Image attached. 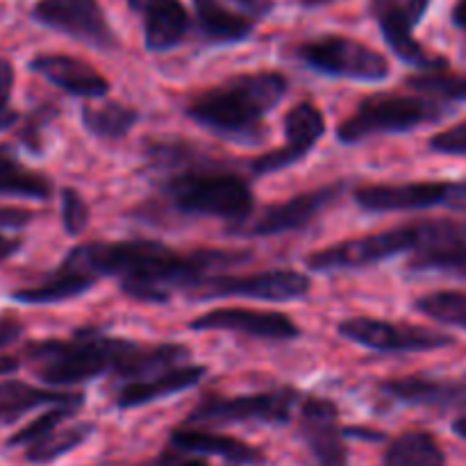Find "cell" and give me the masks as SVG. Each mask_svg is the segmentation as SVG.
Segmentation results:
<instances>
[{
	"label": "cell",
	"instance_id": "cell-20",
	"mask_svg": "<svg viewBox=\"0 0 466 466\" xmlns=\"http://www.w3.org/2000/svg\"><path fill=\"white\" fill-rule=\"evenodd\" d=\"M127 5L141 18L150 53H167L185 41L189 14L180 0H127Z\"/></svg>",
	"mask_w": 466,
	"mask_h": 466
},
{
	"label": "cell",
	"instance_id": "cell-18",
	"mask_svg": "<svg viewBox=\"0 0 466 466\" xmlns=\"http://www.w3.org/2000/svg\"><path fill=\"white\" fill-rule=\"evenodd\" d=\"M300 435L319 466H349V449L332 400L317 396L305 400L300 410Z\"/></svg>",
	"mask_w": 466,
	"mask_h": 466
},
{
	"label": "cell",
	"instance_id": "cell-4",
	"mask_svg": "<svg viewBox=\"0 0 466 466\" xmlns=\"http://www.w3.org/2000/svg\"><path fill=\"white\" fill-rule=\"evenodd\" d=\"M141 344L103 335L96 328H82L71 339L35 341L25 358L39 380L53 387L77 385L112 373L123 380Z\"/></svg>",
	"mask_w": 466,
	"mask_h": 466
},
{
	"label": "cell",
	"instance_id": "cell-35",
	"mask_svg": "<svg viewBox=\"0 0 466 466\" xmlns=\"http://www.w3.org/2000/svg\"><path fill=\"white\" fill-rule=\"evenodd\" d=\"M62 223L68 235H82L89 226V208L76 189L62 191Z\"/></svg>",
	"mask_w": 466,
	"mask_h": 466
},
{
	"label": "cell",
	"instance_id": "cell-36",
	"mask_svg": "<svg viewBox=\"0 0 466 466\" xmlns=\"http://www.w3.org/2000/svg\"><path fill=\"white\" fill-rule=\"evenodd\" d=\"M12 91H14V66L9 59L0 57V132L14 126L18 114L12 109Z\"/></svg>",
	"mask_w": 466,
	"mask_h": 466
},
{
	"label": "cell",
	"instance_id": "cell-44",
	"mask_svg": "<svg viewBox=\"0 0 466 466\" xmlns=\"http://www.w3.org/2000/svg\"><path fill=\"white\" fill-rule=\"evenodd\" d=\"M173 466H209V464L203 462V460H187V458H180V455H177L176 464Z\"/></svg>",
	"mask_w": 466,
	"mask_h": 466
},
{
	"label": "cell",
	"instance_id": "cell-10",
	"mask_svg": "<svg viewBox=\"0 0 466 466\" xmlns=\"http://www.w3.org/2000/svg\"><path fill=\"white\" fill-rule=\"evenodd\" d=\"M339 335L349 341L380 353H423L453 346L455 339L432 328L408 326V323L385 321V319L355 317L339 323Z\"/></svg>",
	"mask_w": 466,
	"mask_h": 466
},
{
	"label": "cell",
	"instance_id": "cell-22",
	"mask_svg": "<svg viewBox=\"0 0 466 466\" xmlns=\"http://www.w3.org/2000/svg\"><path fill=\"white\" fill-rule=\"evenodd\" d=\"M208 369L198 364H177V367L167 369L155 376L141 378V380H130L118 390L116 408L132 410L141 405H150L159 399H168L173 394L191 390L205 378Z\"/></svg>",
	"mask_w": 466,
	"mask_h": 466
},
{
	"label": "cell",
	"instance_id": "cell-16",
	"mask_svg": "<svg viewBox=\"0 0 466 466\" xmlns=\"http://www.w3.org/2000/svg\"><path fill=\"white\" fill-rule=\"evenodd\" d=\"M326 132V118L321 109L314 103H299L287 112L285 116V137L287 144L273 153L259 155L250 162V171L255 176H267V173L282 171L291 164L300 162L309 150L317 146Z\"/></svg>",
	"mask_w": 466,
	"mask_h": 466
},
{
	"label": "cell",
	"instance_id": "cell-46",
	"mask_svg": "<svg viewBox=\"0 0 466 466\" xmlns=\"http://www.w3.org/2000/svg\"><path fill=\"white\" fill-rule=\"evenodd\" d=\"M326 3H332V0H303V5H308V7H319V5Z\"/></svg>",
	"mask_w": 466,
	"mask_h": 466
},
{
	"label": "cell",
	"instance_id": "cell-17",
	"mask_svg": "<svg viewBox=\"0 0 466 466\" xmlns=\"http://www.w3.org/2000/svg\"><path fill=\"white\" fill-rule=\"evenodd\" d=\"M100 278L91 268L86 259L85 246H76L68 250L64 262L50 276L32 287H23L12 294L14 300L25 305H55L82 296L98 282Z\"/></svg>",
	"mask_w": 466,
	"mask_h": 466
},
{
	"label": "cell",
	"instance_id": "cell-38",
	"mask_svg": "<svg viewBox=\"0 0 466 466\" xmlns=\"http://www.w3.org/2000/svg\"><path fill=\"white\" fill-rule=\"evenodd\" d=\"M23 332H25V326H23L16 317L3 314V317H0V349L16 344L23 337Z\"/></svg>",
	"mask_w": 466,
	"mask_h": 466
},
{
	"label": "cell",
	"instance_id": "cell-42",
	"mask_svg": "<svg viewBox=\"0 0 466 466\" xmlns=\"http://www.w3.org/2000/svg\"><path fill=\"white\" fill-rule=\"evenodd\" d=\"M176 460H177V453H164V455H159V458L150 460V462L139 464V466H173L176 464Z\"/></svg>",
	"mask_w": 466,
	"mask_h": 466
},
{
	"label": "cell",
	"instance_id": "cell-43",
	"mask_svg": "<svg viewBox=\"0 0 466 466\" xmlns=\"http://www.w3.org/2000/svg\"><path fill=\"white\" fill-rule=\"evenodd\" d=\"M18 369V360L14 358H0V376H7Z\"/></svg>",
	"mask_w": 466,
	"mask_h": 466
},
{
	"label": "cell",
	"instance_id": "cell-6",
	"mask_svg": "<svg viewBox=\"0 0 466 466\" xmlns=\"http://www.w3.org/2000/svg\"><path fill=\"white\" fill-rule=\"evenodd\" d=\"M296 57L312 71L332 77L358 82H382L390 77V62L385 55L349 36L326 35L303 41L296 48Z\"/></svg>",
	"mask_w": 466,
	"mask_h": 466
},
{
	"label": "cell",
	"instance_id": "cell-29",
	"mask_svg": "<svg viewBox=\"0 0 466 466\" xmlns=\"http://www.w3.org/2000/svg\"><path fill=\"white\" fill-rule=\"evenodd\" d=\"M382 466H446V455L431 432L408 431L391 441Z\"/></svg>",
	"mask_w": 466,
	"mask_h": 466
},
{
	"label": "cell",
	"instance_id": "cell-12",
	"mask_svg": "<svg viewBox=\"0 0 466 466\" xmlns=\"http://www.w3.org/2000/svg\"><path fill=\"white\" fill-rule=\"evenodd\" d=\"M32 18L98 50L118 48L116 32L96 0H39L32 9Z\"/></svg>",
	"mask_w": 466,
	"mask_h": 466
},
{
	"label": "cell",
	"instance_id": "cell-27",
	"mask_svg": "<svg viewBox=\"0 0 466 466\" xmlns=\"http://www.w3.org/2000/svg\"><path fill=\"white\" fill-rule=\"evenodd\" d=\"M50 194H53V182L48 180V176L27 168L25 164L18 162L7 146H0V196L48 200Z\"/></svg>",
	"mask_w": 466,
	"mask_h": 466
},
{
	"label": "cell",
	"instance_id": "cell-31",
	"mask_svg": "<svg viewBox=\"0 0 466 466\" xmlns=\"http://www.w3.org/2000/svg\"><path fill=\"white\" fill-rule=\"evenodd\" d=\"M405 85L417 94L440 100V103H466V73L446 71V66L417 73L408 77Z\"/></svg>",
	"mask_w": 466,
	"mask_h": 466
},
{
	"label": "cell",
	"instance_id": "cell-13",
	"mask_svg": "<svg viewBox=\"0 0 466 466\" xmlns=\"http://www.w3.org/2000/svg\"><path fill=\"white\" fill-rule=\"evenodd\" d=\"M419 223V241L408 267L412 271L466 278V221L428 218Z\"/></svg>",
	"mask_w": 466,
	"mask_h": 466
},
{
	"label": "cell",
	"instance_id": "cell-23",
	"mask_svg": "<svg viewBox=\"0 0 466 466\" xmlns=\"http://www.w3.org/2000/svg\"><path fill=\"white\" fill-rule=\"evenodd\" d=\"M53 405H85V394L80 391H55L27 385L23 380H0V426H12L18 419L36 408Z\"/></svg>",
	"mask_w": 466,
	"mask_h": 466
},
{
	"label": "cell",
	"instance_id": "cell-45",
	"mask_svg": "<svg viewBox=\"0 0 466 466\" xmlns=\"http://www.w3.org/2000/svg\"><path fill=\"white\" fill-rule=\"evenodd\" d=\"M453 431H455V435H460L462 440H466V417H460L458 421L453 423Z\"/></svg>",
	"mask_w": 466,
	"mask_h": 466
},
{
	"label": "cell",
	"instance_id": "cell-32",
	"mask_svg": "<svg viewBox=\"0 0 466 466\" xmlns=\"http://www.w3.org/2000/svg\"><path fill=\"white\" fill-rule=\"evenodd\" d=\"M414 309L432 321L458 326L466 330V294L462 291H435L426 294L414 303Z\"/></svg>",
	"mask_w": 466,
	"mask_h": 466
},
{
	"label": "cell",
	"instance_id": "cell-14",
	"mask_svg": "<svg viewBox=\"0 0 466 466\" xmlns=\"http://www.w3.org/2000/svg\"><path fill=\"white\" fill-rule=\"evenodd\" d=\"M344 182H335V185L321 187V189L305 191V194H299L296 198L285 200V203L280 205H273V208H267L258 218H253V221L237 223V226L232 228V235L237 232V235L248 237H268L300 230V228L317 221L326 209H330L332 205L339 200V196L344 194Z\"/></svg>",
	"mask_w": 466,
	"mask_h": 466
},
{
	"label": "cell",
	"instance_id": "cell-28",
	"mask_svg": "<svg viewBox=\"0 0 466 466\" xmlns=\"http://www.w3.org/2000/svg\"><path fill=\"white\" fill-rule=\"evenodd\" d=\"M139 121V112L130 105L107 100L103 105H82V126L103 141H118L130 135Z\"/></svg>",
	"mask_w": 466,
	"mask_h": 466
},
{
	"label": "cell",
	"instance_id": "cell-34",
	"mask_svg": "<svg viewBox=\"0 0 466 466\" xmlns=\"http://www.w3.org/2000/svg\"><path fill=\"white\" fill-rule=\"evenodd\" d=\"M32 218H35V212H27V209L0 208V264H3L5 259L12 258V255H16L18 248H21V241L5 235L3 230H18V228H25Z\"/></svg>",
	"mask_w": 466,
	"mask_h": 466
},
{
	"label": "cell",
	"instance_id": "cell-15",
	"mask_svg": "<svg viewBox=\"0 0 466 466\" xmlns=\"http://www.w3.org/2000/svg\"><path fill=\"white\" fill-rule=\"evenodd\" d=\"M189 330L208 332H239L264 341H291L300 335L294 319L280 312H264V309L246 308H218L200 314L189 321Z\"/></svg>",
	"mask_w": 466,
	"mask_h": 466
},
{
	"label": "cell",
	"instance_id": "cell-26",
	"mask_svg": "<svg viewBox=\"0 0 466 466\" xmlns=\"http://www.w3.org/2000/svg\"><path fill=\"white\" fill-rule=\"evenodd\" d=\"M200 35L214 44H239L255 30L253 16L228 9L221 0H194Z\"/></svg>",
	"mask_w": 466,
	"mask_h": 466
},
{
	"label": "cell",
	"instance_id": "cell-21",
	"mask_svg": "<svg viewBox=\"0 0 466 466\" xmlns=\"http://www.w3.org/2000/svg\"><path fill=\"white\" fill-rule=\"evenodd\" d=\"M30 68L39 73L50 85L59 86L71 96H82V98H103L109 91V80L100 76L91 64L82 59L71 57V55H55L44 53L36 55L30 62Z\"/></svg>",
	"mask_w": 466,
	"mask_h": 466
},
{
	"label": "cell",
	"instance_id": "cell-25",
	"mask_svg": "<svg viewBox=\"0 0 466 466\" xmlns=\"http://www.w3.org/2000/svg\"><path fill=\"white\" fill-rule=\"evenodd\" d=\"M391 399L408 405H431V408H451V405L466 403V387L460 382L440 380V378H391L380 385Z\"/></svg>",
	"mask_w": 466,
	"mask_h": 466
},
{
	"label": "cell",
	"instance_id": "cell-33",
	"mask_svg": "<svg viewBox=\"0 0 466 466\" xmlns=\"http://www.w3.org/2000/svg\"><path fill=\"white\" fill-rule=\"evenodd\" d=\"M77 410H80V405H53L48 412L41 414V417L35 419L32 423H27V426L21 428L14 437H9L7 446L9 449H16V446H27L32 444V441L41 440V437H46L48 432H53L55 428L64 426L68 419H73V414H76Z\"/></svg>",
	"mask_w": 466,
	"mask_h": 466
},
{
	"label": "cell",
	"instance_id": "cell-3",
	"mask_svg": "<svg viewBox=\"0 0 466 466\" xmlns=\"http://www.w3.org/2000/svg\"><path fill=\"white\" fill-rule=\"evenodd\" d=\"M157 167L173 168L164 182V194L180 212L237 223H244L253 212V191L244 177L212 164H187L182 146L159 144Z\"/></svg>",
	"mask_w": 466,
	"mask_h": 466
},
{
	"label": "cell",
	"instance_id": "cell-24",
	"mask_svg": "<svg viewBox=\"0 0 466 466\" xmlns=\"http://www.w3.org/2000/svg\"><path fill=\"white\" fill-rule=\"evenodd\" d=\"M173 449L182 453H198V455H217L226 462L232 464H262V451L248 446L246 441L235 440V437L217 435V432L200 431V428H177L171 435Z\"/></svg>",
	"mask_w": 466,
	"mask_h": 466
},
{
	"label": "cell",
	"instance_id": "cell-40",
	"mask_svg": "<svg viewBox=\"0 0 466 466\" xmlns=\"http://www.w3.org/2000/svg\"><path fill=\"white\" fill-rule=\"evenodd\" d=\"M449 205H453L458 209H466V182H453Z\"/></svg>",
	"mask_w": 466,
	"mask_h": 466
},
{
	"label": "cell",
	"instance_id": "cell-11",
	"mask_svg": "<svg viewBox=\"0 0 466 466\" xmlns=\"http://www.w3.org/2000/svg\"><path fill=\"white\" fill-rule=\"evenodd\" d=\"M428 7H431V0H371V14L380 25L390 48L403 62L421 71L446 66L444 57L432 55L412 36L414 25L426 16Z\"/></svg>",
	"mask_w": 466,
	"mask_h": 466
},
{
	"label": "cell",
	"instance_id": "cell-9",
	"mask_svg": "<svg viewBox=\"0 0 466 466\" xmlns=\"http://www.w3.org/2000/svg\"><path fill=\"white\" fill-rule=\"evenodd\" d=\"M299 399L300 394L291 387L232 399L209 396L189 414L187 423H287Z\"/></svg>",
	"mask_w": 466,
	"mask_h": 466
},
{
	"label": "cell",
	"instance_id": "cell-30",
	"mask_svg": "<svg viewBox=\"0 0 466 466\" xmlns=\"http://www.w3.org/2000/svg\"><path fill=\"white\" fill-rule=\"evenodd\" d=\"M94 435V423H71V426H59L48 432L41 440L25 446V460L30 464H50L62 455L71 453L77 446L85 444Z\"/></svg>",
	"mask_w": 466,
	"mask_h": 466
},
{
	"label": "cell",
	"instance_id": "cell-37",
	"mask_svg": "<svg viewBox=\"0 0 466 466\" xmlns=\"http://www.w3.org/2000/svg\"><path fill=\"white\" fill-rule=\"evenodd\" d=\"M431 148L441 155H466V118L432 137Z\"/></svg>",
	"mask_w": 466,
	"mask_h": 466
},
{
	"label": "cell",
	"instance_id": "cell-8",
	"mask_svg": "<svg viewBox=\"0 0 466 466\" xmlns=\"http://www.w3.org/2000/svg\"><path fill=\"white\" fill-rule=\"evenodd\" d=\"M312 280L294 268L253 273V276H209L191 291L198 300L255 299L268 303H287L309 294Z\"/></svg>",
	"mask_w": 466,
	"mask_h": 466
},
{
	"label": "cell",
	"instance_id": "cell-7",
	"mask_svg": "<svg viewBox=\"0 0 466 466\" xmlns=\"http://www.w3.org/2000/svg\"><path fill=\"white\" fill-rule=\"evenodd\" d=\"M419 241V223L391 228L385 232L355 237L328 248L314 250L305 258L312 271H353L380 264L400 253H412Z\"/></svg>",
	"mask_w": 466,
	"mask_h": 466
},
{
	"label": "cell",
	"instance_id": "cell-41",
	"mask_svg": "<svg viewBox=\"0 0 466 466\" xmlns=\"http://www.w3.org/2000/svg\"><path fill=\"white\" fill-rule=\"evenodd\" d=\"M453 23L466 32V0H458V5L453 7Z\"/></svg>",
	"mask_w": 466,
	"mask_h": 466
},
{
	"label": "cell",
	"instance_id": "cell-19",
	"mask_svg": "<svg viewBox=\"0 0 466 466\" xmlns=\"http://www.w3.org/2000/svg\"><path fill=\"white\" fill-rule=\"evenodd\" d=\"M453 182H403L369 185L355 191V203L367 212H412L449 205Z\"/></svg>",
	"mask_w": 466,
	"mask_h": 466
},
{
	"label": "cell",
	"instance_id": "cell-1",
	"mask_svg": "<svg viewBox=\"0 0 466 466\" xmlns=\"http://www.w3.org/2000/svg\"><path fill=\"white\" fill-rule=\"evenodd\" d=\"M86 258L98 278L112 276L123 294L139 303L162 305L180 289L194 291L217 268H228L250 259L239 250H194L176 253L168 246L150 239L130 241H91Z\"/></svg>",
	"mask_w": 466,
	"mask_h": 466
},
{
	"label": "cell",
	"instance_id": "cell-39",
	"mask_svg": "<svg viewBox=\"0 0 466 466\" xmlns=\"http://www.w3.org/2000/svg\"><path fill=\"white\" fill-rule=\"evenodd\" d=\"M237 5H241L244 9H248L253 16H267L273 9V0H235Z\"/></svg>",
	"mask_w": 466,
	"mask_h": 466
},
{
	"label": "cell",
	"instance_id": "cell-2",
	"mask_svg": "<svg viewBox=\"0 0 466 466\" xmlns=\"http://www.w3.org/2000/svg\"><path fill=\"white\" fill-rule=\"evenodd\" d=\"M287 89L289 82L278 71L244 73L196 96L187 114L217 135L250 144L262 139L264 116L278 107Z\"/></svg>",
	"mask_w": 466,
	"mask_h": 466
},
{
	"label": "cell",
	"instance_id": "cell-5",
	"mask_svg": "<svg viewBox=\"0 0 466 466\" xmlns=\"http://www.w3.org/2000/svg\"><path fill=\"white\" fill-rule=\"evenodd\" d=\"M446 114L444 103L403 94H376L364 98L353 114L337 127L341 144H360L378 135L410 132L426 123L440 121Z\"/></svg>",
	"mask_w": 466,
	"mask_h": 466
}]
</instances>
